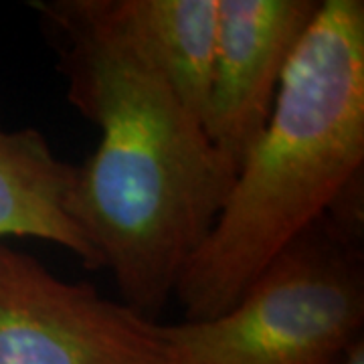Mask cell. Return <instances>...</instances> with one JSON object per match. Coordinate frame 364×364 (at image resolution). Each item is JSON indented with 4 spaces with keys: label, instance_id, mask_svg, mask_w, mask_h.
Segmentation results:
<instances>
[{
    "label": "cell",
    "instance_id": "obj_4",
    "mask_svg": "<svg viewBox=\"0 0 364 364\" xmlns=\"http://www.w3.org/2000/svg\"><path fill=\"white\" fill-rule=\"evenodd\" d=\"M0 364H162L160 324L0 243Z\"/></svg>",
    "mask_w": 364,
    "mask_h": 364
},
{
    "label": "cell",
    "instance_id": "obj_1",
    "mask_svg": "<svg viewBox=\"0 0 364 364\" xmlns=\"http://www.w3.org/2000/svg\"><path fill=\"white\" fill-rule=\"evenodd\" d=\"M57 41L67 100L100 130L67 208L122 301L154 320L235 181L203 122L100 0L33 2Z\"/></svg>",
    "mask_w": 364,
    "mask_h": 364
},
{
    "label": "cell",
    "instance_id": "obj_2",
    "mask_svg": "<svg viewBox=\"0 0 364 364\" xmlns=\"http://www.w3.org/2000/svg\"><path fill=\"white\" fill-rule=\"evenodd\" d=\"M364 2L324 0L272 117L174 286L186 322L231 310L265 265L332 213L363 215Z\"/></svg>",
    "mask_w": 364,
    "mask_h": 364
},
{
    "label": "cell",
    "instance_id": "obj_7",
    "mask_svg": "<svg viewBox=\"0 0 364 364\" xmlns=\"http://www.w3.org/2000/svg\"><path fill=\"white\" fill-rule=\"evenodd\" d=\"M186 109L205 122L217 47V0H100ZM205 126V124H203Z\"/></svg>",
    "mask_w": 364,
    "mask_h": 364
},
{
    "label": "cell",
    "instance_id": "obj_6",
    "mask_svg": "<svg viewBox=\"0 0 364 364\" xmlns=\"http://www.w3.org/2000/svg\"><path fill=\"white\" fill-rule=\"evenodd\" d=\"M75 166L55 154L35 128H0V237H35L71 251L87 269H104L73 223L67 200Z\"/></svg>",
    "mask_w": 364,
    "mask_h": 364
},
{
    "label": "cell",
    "instance_id": "obj_3",
    "mask_svg": "<svg viewBox=\"0 0 364 364\" xmlns=\"http://www.w3.org/2000/svg\"><path fill=\"white\" fill-rule=\"evenodd\" d=\"M363 326V215L332 213L282 249L231 310L160 324L162 364H340Z\"/></svg>",
    "mask_w": 364,
    "mask_h": 364
},
{
    "label": "cell",
    "instance_id": "obj_8",
    "mask_svg": "<svg viewBox=\"0 0 364 364\" xmlns=\"http://www.w3.org/2000/svg\"><path fill=\"white\" fill-rule=\"evenodd\" d=\"M340 364H364V342L360 340L358 344H354L348 354L344 356V360Z\"/></svg>",
    "mask_w": 364,
    "mask_h": 364
},
{
    "label": "cell",
    "instance_id": "obj_5",
    "mask_svg": "<svg viewBox=\"0 0 364 364\" xmlns=\"http://www.w3.org/2000/svg\"><path fill=\"white\" fill-rule=\"evenodd\" d=\"M318 0H217V47L205 132L237 174L265 130Z\"/></svg>",
    "mask_w": 364,
    "mask_h": 364
}]
</instances>
